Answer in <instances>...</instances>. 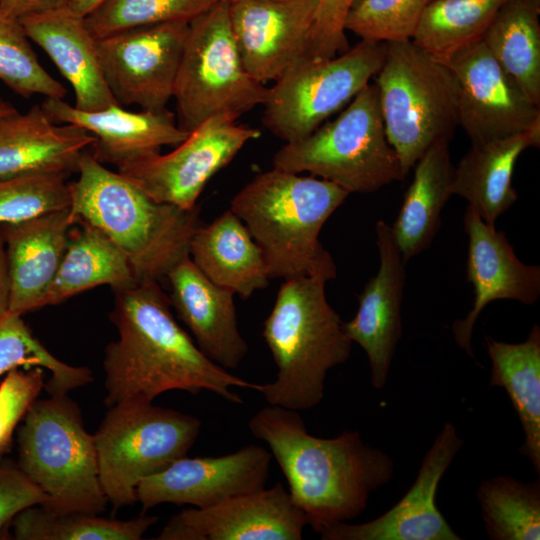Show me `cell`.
I'll return each instance as SVG.
<instances>
[{
	"label": "cell",
	"instance_id": "1",
	"mask_svg": "<svg viewBox=\"0 0 540 540\" xmlns=\"http://www.w3.org/2000/svg\"><path fill=\"white\" fill-rule=\"evenodd\" d=\"M114 294L109 318L119 336L105 348L107 407L131 400L152 402L171 390H206L238 404L243 401L233 388L256 389L257 383L231 374L199 349L174 319L158 281L144 279Z\"/></svg>",
	"mask_w": 540,
	"mask_h": 540
},
{
	"label": "cell",
	"instance_id": "2",
	"mask_svg": "<svg viewBox=\"0 0 540 540\" xmlns=\"http://www.w3.org/2000/svg\"><path fill=\"white\" fill-rule=\"evenodd\" d=\"M248 427L269 446L292 500L317 533L358 517L371 493L393 477V459L365 443L358 430L316 437L298 411L277 405L257 411Z\"/></svg>",
	"mask_w": 540,
	"mask_h": 540
},
{
	"label": "cell",
	"instance_id": "3",
	"mask_svg": "<svg viewBox=\"0 0 540 540\" xmlns=\"http://www.w3.org/2000/svg\"><path fill=\"white\" fill-rule=\"evenodd\" d=\"M69 183V214L103 231L126 255L138 281H158L183 257L202 225L198 206L182 209L153 200L84 151Z\"/></svg>",
	"mask_w": 540,
	"mask_h": 540
},
{
	"label": "cell",
	"instance_id": "4",
	"mask_svg": "<svg viewBox=\"0 0 540 540\" xmlns=\"http://www.w3.org/2000/svg\"><path fill=\"white\" fill-rule=\"evenodd\" d=\"M350 193L316 176L277 168L254 176L231 200L230 210L261 248L270 279L336 278L337 267L323 247V225Z\"/></svg>",
	"mask_w": 540,
	"mask_h": 540
},
{
	"label": "cell",
	"instance_id": "5",
	"mask_svg": "<svg viewBox=\"0 0 540 540\" xmlns=\"http://www.w3.org/2000/svg\"><path fill=\"white\" fill-rule=\"evenodd\" d=\"M326 280L299 276L282 283L263 324L262 336L277 367L276 378L259 384L269 405L308 410L324 397L328 372L345 363L352 341L329 304Z\"/></svg>",
	"mask_w": 540,
	"mask_h": 540
},
{
	"label": "cell",
	"instance_id": "6",
	"mask_svg": "<svg viewBox=\"0 0 540 540\" xmlns=\"http://www.w3.org/2000/svg\"><path fill=\"white\" fill-rule=\"evenodd\" d=\"M17 465L58 512L99 514L108 500L98 470L94 436L67 395L36 399L17 430Z\"/></svg>",
	"mask_w": 540,
	"mask_h": 540
},
{
	"label": "cell",
	"instance_id": "7",
	"mask_svg": "<svg viewBox=\"0 0 540 540\" xmlns=\"http://www.w3.org/2000/svg\"><path fill=\"white\" fill-rule=\"evenodd\" d=\"M386 44L375 84L387 140L407 176L433 144L452 139L458 85L446 63L412 40Z\"/></svg>",
	"mask_w": 540,
	"mask_h": 540
},
{
	"label": "cell",
	"instance_id": "8",
	"mask_svg": "<svg viewBox=\"0 0 540 540\" xmlns=\"http://www.w3.org/2000/svg\"><path fill=\"white\" fill-rule=\"evenodd\" d=\"M272 164L292 173L308 172L349 193L375 192L406 177L386 137L375 83L361 90L333 121L282 146Z\"/></svg>",
	"mask_w": 540,
	"mask_h": 540
},
{
	"label": "cell",
	"instance_id": "9",
	"mask_svg": "<svg viewBox=\"0 0 540 540\" xmlns=\"http://www.w3.org/2000/svg\"><path fill=\"white\" fill-rule=\"evenodd\" d=\"M268 90L245 69L229 3L218 1L189 23L173 95L181 130L190 133L213 118L236 121L263 105Z\"/></svg>",
	"mask_w": 540,
	"mask_h": 540
},
{
	"label": "cell",
	"instance_id": "10",
	"mask_svg": "<svg viewBox=\"0 0 540 540\" xmlns=\"http://www.w3.org/2000/svg\"><path fill=\"white\" fill-rule=\"evenodd\" d=\"M94 436L99 478L113 509L134 505L139 482L187 455L201 421L146 401L108 407Z\"/></svg>",
	"mask_w": 540,
	"mask_h": 540
},
{
	"label": "cell",
	"instance_id": "11",
	"mask_svg": "<svg viewBox=\"0 0 540 540\" xmlns=\"http://www.w3.org/2000/svg\"><path fill=\"white\" fill-rule=\"evenodd\" d=\"M386 48L360 41L331 59L293 64L269 87L263 125L286 143L310 135L376 76Z\"/></svg>",
	"mask_w": 540,
	"mask_h": 540
},
{
	"label": "cell",
	"instance_id": "12",
	"mask_svg": "<svg viewBox=\"0 0 540 540\" xmlns=\"http://www.w3.org/2000/svg\"><path fill=\"white\" fill-rule=\"evenodd\" d=\"M188 31V22H169L97 39L102 74L118 105L148 111L167 108Z\"/></svg>",
	"mask_w": 540,
	"mask_h": 540
},
{
	"label": "cell",
	"instance_id": "13",
	"mask_svg": "<svg viewBox=\"0 0 540 540\" xmlns=\"http://www.w3.org/2000/svg\"><path fill=\"white\" fill-rule=\"evenodd\" d=\"M260 135L259 129L230 119H209L171 152L129 163L118 172L153 200L192 209L208 181Z\"/></svg>",
	"mask_w": 540,
	"mask_h": 540
},
{
	"label": "cell",
	"instance_id": "14",
	"mask_svg": "<svg viewBox=\"0 0 540 540\" xmlns=\"http://www.w3.org/2000/svg\"><path fill=\"white\" fill-rule=\"evenodd\" d=\"M445 63L458 85L459 125L472 144L540 126V106L526 96L482 40L460 49Z\"/></svg>",
	"mask_w": 540,
	"mask_h": 540
},
{
	"label": "cell",
	"instance_id": "15",
	"mask_svg": "<svg viewBox=\"0 0 540 540\" xmlns=\"http://www.w3.org/2000/svg\"><path fill=\"white\" fill-rule=\"evenodd\" d=\"M272 455L259 445L217 457L184 456L136 487L143 511L163 503L208 508L265 488Z\"/></svg>",
	"mask_w": 540,
	"mask_h": 540
},
{
	"label": "cell",
	"instance_id": "16",
	"mask_svg": "<svg viewBox=\"0 0 540 540\" xmlns=\"http://www.w3.org/2000/svg\"><path fill=\"white\" fill-rule=\"evenodd\" d=\"M463 445L447 422L426 452L407 493L381 516L364 523L340 522L322 530L323 540H460L436 505V492Z\"/></svg>",
	"mask_w": 540,
	"mask_h": 540
},
{
	"label": "cell",
	"instance_id": "17",
	"mask_svg": "<svg viewBox=\"0 0 540 540\" xmlns=\"http://www.w3.org/2000/svg\"><path fill=\"white\" fill-rule=\"evenodd\" d=\"M308 525L290 493L271 488L240 495L208 508L173 516L158 540H300Z\"/></svg>",
	"mask_w": 540,
	"mask_h": 540
},
{
	"label": "cell",
	"instance_id": "18",
	"mask_svg": "<svg viewBox=\"0 0 540 540\" xmlns=\"http://www.w3.org/2000/svg\"><path fill=\"white\" fill-rule=\"evenodd\" d=\"M318 0H243L229 4L247 72L265 84L306 59Z\"/></svg>",
	"mask_w": 540,
	"mask_h": 540
},
{
	"label": "cell",
	"instance_id": "19",
	"mask_svg": "<svg viewBox=\"0 0 540 540\" xmlns=\"http://www.w3.org/2000/svg\"><path fill=\"white\" fill-rule=\"evenodd\" d=\"M468 236L467 280L474 300L468 314L452 324L455 343L475 359L471 339L474 325L486 305L494 300H515L525 305L540 296V267L523 263L505 233L484 222L471 208L464 214Z\"/></svg>",
	"mask_w": 540,
	"mask_h": 540
},
{
	"label": "cell",
	"instance_id": "20",
	"mask_svg": "<svg viewBox=\"0 0 540 540\" xmlns=\"http://www.w3.org/2000/svg\"><path fill=\"white\" fill-rule=\"evenodd\" d=\"M379 269L358 296L355 316L343 322L349 339L365 351L370 381L385 387L396 347L402 336L401 305L405 285V262L393 238L390 225H375Z\"/></svg>",
	"mask_w": 540,
	"mask_h": 540
},
{
	"label": "cell",
	"instance_id": "21",
	"mask_svg": "<svg viewBox=\"0 0 540 540\" xmlns=\"http://www.w3.org/2000/svg\"><path fill=\"white\" fill-rule=\"evenodd\" d=\"M40 106L52 122L75 125L93 135L92 155L101 164H112L117 169L161 153L163 146H177L189 135L179 128L168 108L132 112L115 104L83 111L52 97H45Z\"/></svg>",
	"mask_w": 540,
	"mask_h": 540
},
{
	"label": "cell",
	"instance_id": "22",
	"mask_svg": "<svg viewBox=\"0 0 540 540\" xmlns=\"http://www.w3.org/2000/svg\"><path fill=\"white\" fill-rule=\"evenodd\" d=\"M165 277L170 284V304L199 349L224 369L237 368L249 347L238 328L235 294L209 280L190 255L172 266Z\"/></svg>",
	"mask_w": 540,
	"mask_h": 540
},
{
	"label": "cell",
	"instance_id": "23",
	"mask_svg": "<svg viewBox=\"0 0 540 540\" xmlns=\"http://www.w3.org/2000/svg\"><path fill=\"white\" fill-rule=\"evenodd\" d=\"M73 225L69 208L0 225L10 276V312L23 315L43 307Z\"/></svg>",
	"mask_w": 540,
	"mask_h": 540
},
{
	"label": "cell",
	"instance_id": "24",
	"mask_svg": "<svg viewBox=\"0 0 540 540\" xmlns=\"http://www.w3.org/2000/svg\"><path fill=\"white\" fill-rule=\"evenodd\" d=\"M19 21L30 41L44 50L72 86L75 108L96 111L117 104L104 80L97 39L85 17L65 7L27 15Z\"/></svg>",
	"mask_w": 540,
	"mask_h": 540
},
{
	"label": "cell",
	"instance_id": "25",
	"mask_svg": "<svg viewBox=\"0 0 540 540\" xmlns=\"http://www.w3.org/2000/svg\"><path fill=\"white\" fill-rule=\"evenodd\" d=\"M94 140L80 127L52 122L40 105L0 117V179L35 173L69 176Z\"/></svg>",
	"mask_w": 540,
	"mask_h": 540
},
{
	"label": "cell",
	"instance_id": "26",
	"mask_svg": "<svg viewBox=\"0 0 540 540\" xmlns=\"http://www.w3.org/2000/svg\"><path fill=\"white\" fill-rule=\"evenodd\" d=\"M540 126L528 131L472 144L454 167L451 194L468 201L480 218L490 225L517 200L512 179L516 162L529 147H539Z\"/></svg>",
	"mask_w": 540,
	"mask_h": 540
},
{
	"label": "cell",
	"instance_id": "27",
	"mask_svg": "<svg viewBox=\"0 0 540 540\" xmlns=\"http://www.w3.org/2000/svg\"><path fill=\"white\" fill-rule=\"evenodd\" d=\"M189 255L209 280L243 299L268 285L264 254L230 209L196 230Z\"/></svg>",
	"mask_w": 540,
	"mask_h": 540
},
{
	"label": "cell",
	"instance_id": "28",
	"mask_svg": "<svg viewBox=\"0 0 540 540\" xmlns=\"http://www.w3.org/2000/svg\"><path fill=\"white\" fill-rule=\"evenodd\" d=\"M449 142H436L415 163L413 179L390 226L405 263L429 247L440 227L441 212L452 195L454 166Z\"/></svg>",
	"mask_w": 540,
	"mask_h": 540
},
{
	"label": "cell",
	"instance_id": "29",
	"mask_svg": "<svg viewBox=\"0 0 540 540\" xmlns=\"http://www.w3.org/2000/svg\"><path fill=\"white\" fill-rule=\"evenodd\" d=\"M70 231L58 271L43 299L56 305L91 288L108 285L113 291L139 282L121 249L100 229L83 221Z\"/></svg>",
	"mask_w": 540,
	"mask_h": 540
},
{
	"label": "cell",
	"instance_id": "30",
	"mask_svg": "<svg viewBox=\"0 0 540 540\" xmlns=\"http://www.w3.org/2000/svg\"><path fill=\"white\" fill-rule=\"evenodd\" d=\"M492 369L489 386L506 390L524 432L519 452L540 474V327L534 324L520 343L485 336Z\"/></svg>",
	"mask_w": 540,
	"mask_h": 540
},
{
	"label": "cell",
	"instance_id": "31",
	"mask_svg": "<svg viewBox=\"0 0 540 540\" xmlns=\"http://www.w3.org/2000/svg\"><path fill=\"white\" fill-rule=\"evenodd\" d=\"M540 0H508L482 41L526 96L540 106Z\"/></svg>",
	"mask_w": 540,
	"mask_h": 540
},
{
	"label": "cell",
	"instance_id": "32",
	"mask_svg": "<svg viewBox=\"0 0 540 540\" xmlns=\"http://www.w3.org/2000/svg\"><path fill=\"white\" fill-rule=\"evenodd\" d=\"M508 0H432L424 10L412 42L447 62L460 49L481 41Z\"/></svg>",
	"mask_w": 540,
	"mask_h": 540
},
{
	"label": "cell",
	"instance_id": "33",
	"mask_svg": "<svg viewBox=\"0 0 540 540\" xmlns=\"http://www.w3.org/2000/svg\"><path fill=\"white\" fill-rule=\"evenodd\" d=\"M157 521L158 517L145 514L118 520L34 505L20 511L10 525L17 540H139Z\"/></svg>",
	"mask_w": 540,
	"mask_h": 540
},
{
	"label": "cell",
	"instance_id": "34",
	"mask_svg": "<svg viewBox=\"0 0 540 540\" xmlns=\"http://www.w3.org/2000/svg\"><path fill=\"white\" fill-rule=\"evenodd\" d=\"M477 499L491 540L540 539V481L507 475L483 480Z\"/></svg>",
	"mask_w": 540,
	"mask_h": 540
},
{
	"label": "cell",
	"instance_id": "35",
	"mask_svg": "<svg viewBox=\"0 0 540 540\" xmlns=\"http://www.w3.org/2000/svg\"><path fill=\"white\" fill-rule=\"evenodd\" d=\"M41 367L50 376L44 383L49 396L67 395L93 382V372L55 357L33 334L22 315L8 311L0 317V376L17 368Z\"/></svg>",
	"mask_w": 540,
	"mask_h": 540
},
{
	"label": "cell",
	"instance_id": "36",
	"mask_svg": "<svg viewBox=\"0 0 540 540\" xmlns=\"http://www.w3.org/2000/svg\"><path fill=\"white\" fill-rule=\"evenodd\" d=\"M0 80L17 95L64 99L67 90L41 65L19 19L0 11Z\"/></svg>",
	"mask_w": 540,
	"mask_h": 540
},
{
	"label": "cell",
	"instance_id": "37",
	"mask_svg": "<svg viewBox=\"0 0 540 540\" xmlns=\"http://www.w3.org/2000/svg\"><path fill=\"white\" fill-rule=\"evenodd\" d=\"M219 0H105L85 22L96 38L127 29L169 22H188Z\"/></svg>",
	"mask_w": 540,
	"mask_h": 540
},
{
	"label": "cell",
	"instance_id": "38",
	"mask_svg": "<svg viewBox=\"0 0 540 540\" xmlns=\"http://www.w3.org/2000/svg\"><path fill=\"white\" fill-rule=\"evenodd\" d=\"M432 0H353L344 29L361 41L395 43L412 40L421 16Z\"/></svg>",
	"mask_w": 540,
	"mask_h": 540
},
{
	"label": "cell",
	"instance_id": "39",
	"mask_svg": "<svg viewBox=\"0 0 540 540\" xmlns=\"http://www.w3.org/2000/svg\"><path fill=\"white\" fill-rule=\"evenodd\" d=\"M67 177L62 173H35L0 179V225L69 208Z\"/></svg>",
	"mask_w": 540,
	"mask_h": 540
},
{
	"label": "cell",
	"instance_id": "40",
	"mask_svg": "<svg viewBox=\"0 0 540 540\" xmlns=\"http://www.w3.org/2000/svg\"><path fill=\"white\" fill-rule=\"evenodd\" d=\"M44 388L41 367L13 369L0 383V459L12 446L13 434Z\"/></svg>",
	"mask_w": 540,
	"mask_h": 540
},
{
	"label": "cell",
	"instance_id": "41",
	"mask_svg": "<svg viewBox=\"0 0 540 540\" xmlns=\"http://www.w3.org/2000/svg\"><path fill=\"white\" fill-rule=\"evenodd\" d=\"M353 0H318L306 59L320 61L349 49L344 21Z\"/></svg>",
	"mask_w": 540,
	"mask_h": 540
},
{
	"label": "cell",
	"instance_id": "42",
	"mask_svg": "<svg viewBox=\"0 0 540 540\" xmlns=\"http://www.w3.org/2000/svg\"><path fill=\"white\" fill-rule=\"evenodd\" d=\"M46 501L47 496L17 463L0 459V535L20 511Z\"/></svg>",
	"mask_w": 540,
	"mask_h": 540
},
{
	"label": "cell",
	"instance_id": "43",
	"mask_svg": "<svg viewBox=\"0 0 540 540\" xmlns=\"http://www.w3.org/2000/svg\"><path fill=\"white\" fill-rule=\"evenodd\" d=\"M69 2L70 0H0V11L20 19L27 15L68 7Z\"/></svg>",
	"mask_w": 540,
	"mask_h": 540
},
{
	"label": "cell",
	"instance_id": "44",
	"mask_svg": "<svg viewBox=\"0 0 540 540\" xmlns=\"http://www.w3.org/2000/svg\"><path fill=\"white\" fill-rule=\"evenodd\" d=\"M10 294H11V285H10L6 245H5L2 228L0 226V317L9 311Z\"/></svg>",
	"mask_w": 540,
	"mask_h": 540
},
{
	"label": "cell",
	"instance_id": "45",
	"mask_svg": "<svg viewBox=\"0 0 540 540\" xmlns=\"http://www.w3.org/2000/svg\"><path fill=\"white\" fill-rule=\"evenodd\" d=\"M104 1L105 0H70L68 8L76 14L86 17Z\"/></svg>",
	"mask_w": 540,
	"mask_h": 540
},
{
	"label": "cell",
	"instance_id": "46",
	"mask_svg": "<svg viewBox=\"0 0 540 540\" xmlns=\"http://www.w3.org/2000/svg\"><path fill=\"white\" fill-rule=\"evenodd\" d=\"M18 111L11 103L0 96V117L10 115Z\"/></svg>",
	"mask_w": 540,
	"mask_h": 540
},
{
	"label": "cell",
	"instance_id": "47",
	"mask_svg": "<svg viewBox=\"0 0 540 540\" xmlns=\"http://www.w3.org/2000/svg\"><path fill=\"white\" fill-rule=\"evenodd\" d=\"M219 1H224V2H227V3H233V2H238V1H243V0H219Z\"/></svg>",
	"mask_w": 540,
	"mask_h": 540
}]
</instances>
